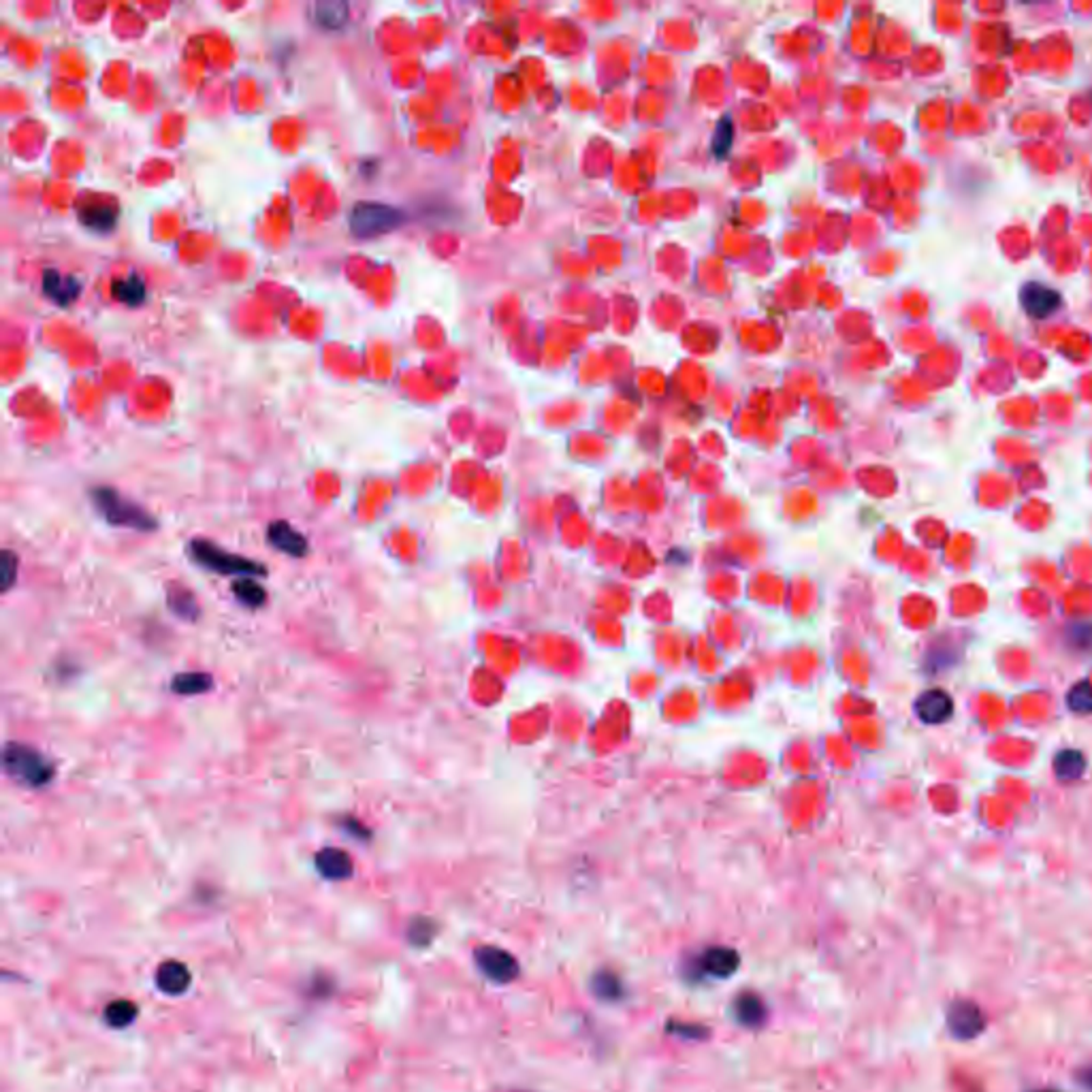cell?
Instances as JSON below:
<instances>
[{
  "label": "cell",
  "mask_w": 1092,
  "mask_h": 1092,
  "mask_svg": "<svg viewBox=\"0 0 1092 1092\" xmlns=\"http://www.w3.org/2000/svg\"><path fill=\"white\" fill-rule=\"evenodd\" d=\"M436 934V924L431 920H415L410 926L408 937L415 945H427Z\"/></svg>",
  "instance_id": "26"
},
{
  "label": "cell",
  "mask_w": 1092,
  "mask_h": 1092,
  "mask_svg": "<svg viewBox=\"0 0 1092 1092\" xmlns=\"http://www.w3.org/2000/svg\"><path fill=\"white\" fill-rule=\"evenodd\" d=\"M474 958L476 965L482 971V975L495 981V984H510L521 973L517 958L510 952L493 948V945H482V948L474 952Z\"/></svg>",
  "instance_id": "6"
},
{
  "label": "cell",
  "mask_w": 1092,
  "mask_h": 1092,
  "mask_svg": "<svg viewBox=\"0 0 1092 1092\" xmlns=\"http://www.w3.org/2000/svg\"><path fill=\"white\" fill-rule=\"evenodd\" d=\"M1033 1092H1062V1090H1052V1088H1043V1090H1033Z\"/></svg>",
  "instance_id": "30"
},
{
  "label": "cell",
  "mask_w": 1092,
  "mask_h": 1092,
  "mask_svg": "<svg viewBox=\"0 0 1092 1092\" xmlns=\"http://www.w3.org/2000/svg\"><path fill=\"white\" fill-rule=\"evenodd\" d=\"M233 593L235 598L247 609H261L265 607V602H268V591H265V587L256 583V578L250 576L237 578L233 583Z\"/></svg>",
  "instance_id": "20"
},
{
  "label": "cell",
  "mask_w": 1092,
  "mask_h": 1092,
  "mask_svg": "<svg viewBox=\"0 0 1092 1092\" xmlns=\"http://www.w3.org/2000/svg\"><path fill=\"white\" fill-rule=\"evenodd\" d=\"M81 280L77 275H64L58 269H45L43 273V290L45 295H48L54 304H58L62 308L71 306L73 301H75L81 295Z\"/></svg>",
  "instance_id": "11"
},
{
  "label": "cell",
  "mask_w": 1092,
  "mask_h": 1092,
  "mask_svg": "<svg viewBox=\"0 0 1092 1092\" xmlns=\"http://www.w3.org/2000/svg\"><path fill=\"white\" fill-rule=\"evenodd\" d=\"M17 567H20V557H17L13 550L5 548L3 555H0V585H3V591H11V587L17 581Z\"/></svg>",
  "instance_id": "25"
},
{
  "label": "cell",
  "mask_w": 1092,
  "mask_h": 1092,
  "mask_svg": "<svg viewBox=\"0 0 1092 1092\" xmlns=\"http://www.w3.org/2000/svg\"><path fill=\"white\" fill-rule=\"evenodd\" d=\"M114 297L131 308L141 306L145 301V284L139 275H128V278L118 280L114 284Z\"/></svg>",
  "instance_id": "21"
},
{
  "label": "cell",
  "mask_w": 1092,
  "mask_h": 1092,
  "mask_svg": "<svg viewBox=\"0 0 1092 1092\" xmlns=\"http://www.w3.org/2000/svg\"><path fill=\"white\" fill-rule=\"evenodd\" d=\"M403 223H406V214L399 207L375 203V201H361V203L353 207L351 216H348L351 233L359 237V240H372V237L391 233L393 228L401 226Z\"/></svg>",
  "instance_id": "4"
},
{
  "label": "cell",
  "mask_w": 1092,
  "mask_h": 1092,
  "mask_svg": "<svg viewBox=\"0 0 1092 1092\" xmlns=\"http://www.w3.org/2000/svg\"><path fill=\"white\" fill-rule=\"evenodd\" d=\"M214 690V676L209 673H180L171 678V692L178 696H203Z\"/></svg>",
  "instance_id": "16"
},
{
  "label": "cell",
  "mask_w": 1092,
  "mask_h": 1092,
  "mask_svg": "<svg viewBox=\"0 0 1092 1092\" xmlns=\"http://www.w3.org/2000/svg\"><path fill=\"white\" fill-rule=\"evenodd\" d=\"M137 1017V1005L131 1001H114L105 1009V1020L114 1029H124V1026L133 1024Z\"/></svg>",
  "instance_id": "23"
},
{
  "label": "cell",
  "mask_w": 1092,
  "mask_h": 1092,
  "mask_svg": "<svg viewBox=\"0 0 1092 1092\" xmlns=\"http://www.w3.org/2000/svg\"><path fill=\"white\" fill-rule=\"evenodd\" d=\"M1078 1080L1081 1081V1086L1088 1088V1090H1092V1064H1090V1067L1081 1069V1071L1078 1073Z\"/></svg>",
  "instance_id": "29"
},
{
  "label": "cell",
  "mask_w": 1092,
  "mask_h": 1092,
  "mask_svg": "<svg viewBox=\"0 0 1092 1092\" xmlns=\"http://www.w3.org/2000/svg\"><path fill=\"white\" fill-rule=\"evenodd\" d=\"M311 20H314L316 26L325 31H339L342 26L348 22V9L346 3H332V0H327V3H316L311 5Z\"/></svg>",
  "instance_id": "17"
},
{
  "label": "cell",
  "mask_w": 1092,
  "mask_h": 1092,
  "mask_svg": "<svg viewBox=\"0 0 1092 1092\" xmlns=\"http://www.w3.org/2000/svg\"><path fill=\"white\" fill-rule=\"evenodd\" d=\"M739 967H740L739 952H734L732 948H723V945L706 948L700 956L696 958V971H698V975L709 979L732 977Z\"/></svg>",
  "instance_id": "7"
},
{
  "label": "cell",
  "mask_w": 1092,
  "mask_h": 1092,
  "mask_svg": "<svg viewBox=\"0 0 1092 1092\" xmlns=\"http://www.w3.org/2000/svg\"><path fill=\"white\" fill-rule=\"evenodd\" d=\"M593 995L602 998V1001H619L623 996V984L621 979L610 971H600L598 975L591 979Z\"/></svg>",
  "instance_id": "22"
},
{
  "label": "cell",
  "mask_w": 1092,
  "mask_h": 1092,
  "mask_svg": "<svg viewBox=\"0 0 1092 1092\" xmlns=\"http://www.w3.org/2000/svg\"><path fill=\"white\" fill-rule=\"evenodd\" d=\"M766 1014L768 1009L756 993H742L734 1001V1016L747 1029H758V1026L764 1024Z\"/></svg>",
  "instance_id": "13"
},
{
  "label": "cell",
  "mask_w": 1092,
  "mask_h": 1092,
  "mask_svg": "<svg viewBox=\"0 0 1092 1092\" xmlns=\"http://www.w3.org/2000/svg\"><path fill=\"white\" fill-rule=\"evenodd\" d=\"M339 825H342V830L351 834V837H354V839H361V841H370V839H372V830L367 828V825H365L361 820L353 818V815H344L342 822H339Z\"/></svg>",
  "instance_id": "27"
},
{
  "label": "cell",
  "mask_w": 1092,
  "mask_h": 1092,
  "mask_svg": "<svg viewBox=\"0 0 1092 1092\" xmlns=\"http://www.w3.org/2000/svg\"><path fill=\"white\" fill-rule=\"evenodd\" d=\"M188 557L197 566L205 567V570L214 574L225 576H237V578H256L268 576V567L254 559H247L244 555H235L231 550L218 546L216 543L207 538H195L188 543Z\"/></svg>",
  "instance_id": "3"
},
{
  "label": "cell",
  "mask_w": 1092,
  "mask_h": 1092,
  "mask_svg": "<svg viewBox=\"0 0 1092 1092\" xmlns=\"http://www.w3.org/2000/svg\"><path fill=\"white\" fill-rule=\"evenodd\" d=\"M90 502L107 525L143 531V534L159 529V519L150 510H145L141 503L128 500L126 495L112 489V486H95L90 491Z\"/></svg>",
  "instance_id": "1"
},
{
  "label": "cell",
  "mask_w": 1092,
  "mask_h": 1092,
  "mask_svg": "<svg viewBox=\"0 0 1092 1092\" xmlns=\"http://www.w3.org/2000/svg\"><path fill=\"white\" fill-rule=\"evenodd\" d=\"M81 225L95 233H109L116 226L118 209L112 205H86L79 212Z\"/></svg>",
  "instance_id": "19"
},
{
  "label": "cell",
  "mask_w": 1092,
  "mask_h": 1092,
  "mask_svg": "<svg viewBox=\"0 0 1092 1092\" xmlns=\"http://www.w3.org/2000/svg\"><path fill=\"white\" fill-rule=\"evenodd\" d=\"M948 1031L958 1041H971L986 1031V1016L977 1003L958 998L948 1007Z\"/></svg>",
  "instance_id": "5"
},
{
  "label": "cell",
  "mask_w": 1092,
  "mask_h": 1092,
  "mask_svg": "<svg viewBox=\"0 0 1092 1092\" xmlns=\"http://www.w3.org/2000/svg\"><path fill=\"white\" fill-rule=\"evenodd\" d=\"M3 768L13 782L31 789L48 787L56 777V766L48 756H43L39 749L31 745L13 740L7 742L3 749Z\"/></svg>",
  "instance_id": "2"
},
{
  "label": "cell",
  "mask_w": 1092,
  "mask_h": 1092,
  "mask_svg": "<svg viewBox=\"0 0 1092 1092\" xmlns=\"http://www.w3.org/2000/svg\"><path fill=\"white\" fill-rule=\"evenodd\" d=\"M1069 640L1078 649H1092V626L1090 623H1076V626L1071 628Z\"/></svg>",
  "instance_id": "28"
},
{
  "label": "cell",
  "mask_w": 1092,
  "mask_h": 1092,
  "mask_svg": "<svg viewBox=\"0 0 1092 1092\" xmlns=\"http://www.w3.org/2000/svg\"><path fill=\"white\" fill-rule=\"evenodd\" d=\"M1067 706L1078 715H1092V683L1080 681L1067 694Z\"/></svg>",
  "instance_id": "24"
},
{
  "label": "cell",
  "mask_w": 1092,
  "mask_h": 1092,
  "mask_svg": "<svg viewBox=\"0 0 1092 1092\" xmlns=\"http://www.w3.org/2000/svg\"><path fill=\"white\" fill-rule=\"evenodd\" d=\"M1086 758L1078 749H1062L1054 758V773L1060 782H1076L1086 773Z\"/></svg>",
  "instance_id": "18"
},
{
  "label": "cell",
  "mask_w": 1092,
  "mask_h": 1092,
  "mask_svg": "<svg viewBox=\"0 0 1092 1092\" xmlns=\"http://www.w3.org/2000/svg\"><path fill=\"white\" fill-rule=\"evenodd\" d=\"M268 543L275 548L280 550V553L289 555V557H306V553L310 550V543L308 538L301 534L299 529H295L287 521H271L269 527H268Z\"/></svg>",
  "instance_id": "9"
},
{
  "label": "cell",
  "mask_w": 1092,
  "mask_h": 1092,
  "mask_svg": "<svg viewBox=\"0 0 1092 1092\" xmlns=\"http://www.w3.org/2000/svg\"><path fill=\"white\" fill-rule=\"evenodd\" d=\"M1060 292L1041 282H1026L1020 289V304L1026 314L1035 320L1048 318L1060 308Z\"/></svg>",
  "instance_id": "8"
},
{
  "label": "cell",
  "mask_w": 1092,
  "mask_h": 1092,
  "mask_svg": "<svg viewBox=\"0 0 1092 1092\" xmlns=\"http://www.w3.org/2000/svg\"><path fill=\"white\" fill-rule=\"evenodd\" d=\"M167 607L173 614H176V617H180L183 621H199V617H201L199 600L195 598V593H192L188 587H183V585H171L167 589Z\"/></svg>",
  "instance_id": "15"
},
{
  "label": "cell",
  "mask_w": 1092,
  "mask_h": 1092,
  "mask_svg": "<svg viewBox=\"0 0 1092 1092\" xmlns=\"http://www.w3.org/2000/svg\"><path fill=\"white\" fill-rule=\"evenodd\" d=\"M314 865L320 875L332 881H342L353 877L354 873V862L351 858V853L337 847L320 849L314 858Z\"/></svg>",
  "instance_id": "12"
},
{
  "label": "cell",
  "mask_w": 1092,
  "mask_h": 1092,
  "mask_svg": "<svg viewBox=\"0 0 1092 1092\" xmlns=\"http://www.w3.org/2000/svg\"><path fill=\"white\" fill-rule=\"evenodd\" d=\"M915 713L929 726H939V723L952 719L953 700L948 692L929 690L915 700Z\"/></svg>",
  "instance_id": "10"
},
{
  "label": "cell",
  "mask_w": 1092,
  "mask_h": 1092,
  "mask_svg": "<svg viewBox=\"0 0 1092 1092\" xmlns=\"http://www.w3.org/2000/svg\"><path fill=\"white\" fill-rule=\"evenodd\" d=\"M156 984H159L162 993L182 995V993H186L188 986H190V973L178 960L162 962L159 971H156Z\"/></svg>",
  "instance_id": "14"
}]
</instances>
